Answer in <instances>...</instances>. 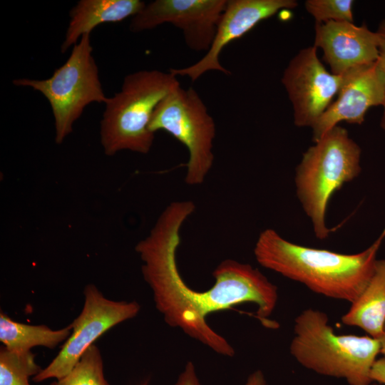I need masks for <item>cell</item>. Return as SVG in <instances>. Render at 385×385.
Listing matches in <instances>:
<instances>
[{"label": "cell", "instance_id": "ffe728a7", "mask_svg": "<svg viewBox=\"0 0 385 385\" xmlns=\"http://www.w3.org/2000/svg\"><path fill=\"white\" fill-rule=\"evenodd\" d=\"M379 41V61L385 74V19L379 24L376 30ZM384 112L381 116L380 125L385 130V103L383 106Z\"/></svg>", "mask_w": 385, "mask_h": 385}, {"label": "cell", "instance_id": "277c9868", "mask_svg": "<svg viewBox=\"0 0 385 385\" xmlns=\"http://www.w3.org/2000/svg\"><path fill=\"white\" fill-rule=\"evenodd\" d=\"M180 83L170 71L141 70L123 78L120 91L108 98L100 123L104 153L120 150L147 154L155 133L150 124L159 103Z\"/></svg>", "mask_w": 385, "mask_h": 385}, {"label": "cell", "instance_id": "603a6c76", "mask_svg": "<svg viewBox=\"0 0 385 385\" xmlns=\"http://www.w3.org/2000/svg\"><path fill=\"white\" fill-rule=\"evenodd\" d=\"M245 385H267L265 376L260 370L250 374Z\"/></svg>", "mask_w": 385, "mask_h": 385}, {"label": "cell", "instance_id": "7c38bea8", "mask_svg": "<svg viewBox=\"0 0 385 385\" xmlns=\"http://www.w3.org/2000/svg\"><path fill=\"white\" fill-rule=\"evenodd\" d=\"M343 76L336 101L311 127L314 143L340 122L362 124L370 108L385 103V74L379 59Z\"/></svg>", "mask_w": 385, "mask_h": 385}, {"label": "cell", "instance_id": "cb8c5ba5", "mask_svg": "<svg viewBox=\"0 0 385 385\" xmlns=\"http://www.w3.org/2000/svg\"><path fill=\"white\" fill-rule=\"evenodd\" d=\"M381 342V351L380 353H381L384 357H385V332L381 336V337L379 339Z\"/></svg>", "mask_w": 385, "mask_h": 385}, {"label": "cell", "instance_id": "3957f363", "mask_svg": "<svg viewBox=\"0 0 385 385\" xmlns=\"http://www.w3.org/2000/svg\"><path fill=\"white\" fill-rule=\"evenodd\" d=\"M326 313L313 309L294 319L289 350L304 367L319 374L344 379L349 385H371V367L381 342L370 336L334 333Z\"/></svg>", "mask_w": 385, "mask_h": 385}, {"label": "cell", "instance_id": "5bb4252c", "mask_svg": "<svg viewBox=\"0 0 385 385\" xmlns=\"http://www.w3.org/2000/svg\"><path fill=\"white\" fill-rule=\"evenodd\" d=\"M141 0H80L71 9L70 20L61 46L62 53L85 34L104 23H117L133 17L145 6Z\"/></svg>", "mask_w": 385, "mask_h": 385}, {"label": "cell", "instance_id": "484cf974", "mask_svg": "<svg viewBox=\"0 0 385 385\" xmlns=\"http://www.w3.org/2000/svg\"><path fill=\"white\" fill-rule=\"evenodd\" d=\"M384 332H385V324H384Z\"/></svg>", "mask_w": 385, "mask_h": 385}, {"label": "cell", "instance_id": "ac0fdd59", "mask_svg": "<svg viewBox=\"0 0 385 385\" xmlns=\"http://www.w3.org/2000/svg\"><path fill=\"white\" fill-rule=\"evenodd\" d=\"M51 385H109L104 377L98 348L91 345L70 373Z\"/></svg>", "mask_w": 385, "mask_h": 385}, {"label": "cell", "instance_id": "8992f818", "mask_svg": "<svg viewBox=\"0 0 385 385\" xmlns=\"http://www.w3.org/2000/svg\"><path fill=\"white\" fill-rule=\"evenodd\" d=\"M91 34L83 35L72 47L66 62L48 78H16L13 84L40 92L51 108L55 126V142L61 144L72 133L73 124L86 106L105 103L106 96L99 71L93 56Z\"/></svg>", "mask_w": 385, "mask_h": 385}, {"label": "cell", "instance_id": "9c48e42d", "mask_svg": "<svg viewBox=\"0 0 385 385\" xmlns=\"http://www.w3.org/2000/svg\"><path fill=\"white\" fill-rule=\"evenodd\" d=\"M227 0H155L131 19L133 33L169 23L180 29L187 46L207 51L214 40Z\"/></svg>", "mask_w": 385, "mask_h": 385}, {"label": "cell", "instance_id": "d6986e66", "mask_svg": "<svg viewBox=\"0 0 385 385\" xmlns=\"http://www.w3.org/2000/svg\"><path fill=\"white\" fill-rule=\"evenodd\" d=\"M354 2L352 0H307L304 7L316 24L329 21L354 23Z\"/></svg>", "mask_w": 385, "mask_h": 385}, {"label": "cell", "instance_id": "52a82bcc", "mask_svg": "<svg viewBox=\"0 0 385 385\" xmlns=\"http://www.w3.org/2000/svg\"><path fill=\"white\" fill-rule=\"evenodd\" d=\"M150 130L167 132L188 149L185 181L189 185L202 184L213 164L216 127L197 92L192 87H176L156 108Z\"/></svg>", "mask_w": 385, "mask_h": 385}, {"label": "cell", "instance_id": "6da1fadb", "mask_svg": "<svg viewBox=\"0 0 385 385\" xmlns=\"http://www.w3.org/2000/svg\"><path fill=\"white\" fill-rule=\"evenodd\" d=\"M385 229L368 248L356 254H342L299 245L273 229L262 231L254 255L262 267L305 285L311 291L352 304L369 283Z\"/></svg>", "mask_w": 385, "mask_h": 385}, {"label": "cell", "instance_id": "5b68a950", "mask_svg": "<svg viewBox=\"0 0 385 385\" xmlns=\"http://www.w3.org/2000/svg\"><path fill=\"white\" fill-rule=\"evenodd\" d=\"M361 154L359 145L339 125L303 153L295 170L296 194L317 238L324 240L332 232L326 223L327 205L336 191L359 175Z\"/></svg>", "mask_w": 385, "mask_h": 385}, {"label": "cell", "instance_id": "44dd1931", "mask_svg": "<svg viewBox=\"0 0 385 385\" xmlns=\"http://www.w3.org/2000/svg\"><path fill=\"white\" fill-rule=\"evenodd\" d=\"M175 385H200L192 362L187 363Z\"/></svg>", "mask_w": 385, "mask_h": 385}, {"label": "cell", "instance_id": "4316f807", "mask_svg": "<svg viewBox=\"0 0 385 385\" xmlns=\"http://www.w3.org/2000/svg\"><path fill=\"white\" fill-rule=\"evenodd\" d=\"M143 385H147V384H143Z\"/></svg>", "mask_w": 385, "mask_h": 385}, {"label": "cell", "instance_id": "d4e9b609", "mask_svg": "<svg viewBox=\"0 0 385 385\" xmlns=\"http://www.w3.org/2000/svg\"><path fill=\"white\" fill-rule=\"evenodd\" d=\"M371 385H379V384H375V383H372Z\"/></svg>", "mask_w": 385, "mask_h": 385}, {"label": "cell", "instance_id": "2e32d148", "mask_svg": "<svg viewBox=\"0 0 385 385\" xmlns=\"http://www.w3.org/2000/svg\"><path fill=\"white\" fill-rule=\"evenodd\" d=\"M71 332V325L53 330L46 325H29L12 320L4 312L0 314V341L8 350L26 352L43 346L53 349L66 340Z\"/></svg>", "mask_w": 385, "mask_h": 385}, {"label": "cell", "instance_id": "7a4b0ae2", "mask_svg": "<svg viewBox=\"0 0 385 385\" xmlns=\"http://www.w3.org/2000/svg\"><path fill=\"white\" fill-rule=\"evenodd\" d=\"M180 232L171 225L155 227L135 248L143 262L142 273L153 291L155 307L168 325L180 328L217 354L232 356V346L209 326L195 302V290L188 286L178 271Z\"/></svg>", "mask_w": 385, "mask_h": 385}, {"label": "cell", "instance_id": "4fadbf2b", "mask_svg": "<svg viewBox=\"0 0 385 385\" xmlns=\"http://www.w3.org/2000/svg\"><path fill=\"white\" fill-rule=\"evenodd\" d=\"M314 29V46L322 50L333 74L342 76L379 59L377 34L365 24L329 21L315 24Z\"/></svg>", "mask_w": 385, "mask_h": 385}, {"label": "cell", "instance_id": "ba28073f", "mask_svg": "<svg viewBox=\"0 0 385 385\" xmlns=\"http://www.w3.org/2000/svg\"><path fill=\"white\" fill-rule=\"evenodd\" d=\"M83 294L84 304L80 314L70 324V336L52 361L34 376V381L66 376L98 337L118 324L135 317L140 309L135 301L106 298L94 284L86 285Z\"/></svg>", "mask_w": 385, "mask_h": 385}, {"label": "cell", "instance_id": "8fae6325", "mask_svg": "<svg viewBox=\"0 0 385 385\" xmlns=\"http://www.w3.org/2000/svg\"><path fill=\"white\" fill-rule=\"evenodd\" d=\"M295 0H227L210 49L195 63L181 68H170L175 76H188L192 82L210 71L225 75L231 72L220 62L223 48L240 38L261 21L283 10L296 8Z\"/></svg>", "mask_w": 385, "mask_h": 385}, {"label": "cell", "instance_id": "7402d4cb", "mask_svg": "<svg viewBox=\"0 0 385 385\" xmlns=\"http://www.w3.org/2000/svg\"><path fill=\"white\" fill-rule=\"evenodd\" d=\"M370 376L373 381L385 384V357L376 359L374 363Z\"/></svg>", "mask_w": 385, "mask_h": 385}, {"label": "cell", "instance_id": "9a60e30c", "mask_svg": "<svg viewBox=\"0 0 385 385\" xmlns=\"http://www.w3.org/2000/svg\"><path fill=\"white\" fill-rule=\"evenodd\" d=\"M347 326L358 327L379 339L385 324V260H376L373 274L359 297L342 317Z\"/></svg>", "mask_w": 385, "mask_h": 385}, {"label": "cell", "instance_id": "30bf717a", "mask_svg": "<svg viewBox=\"0 0 385 385\" xmlns=\"http://www.w3.org/2000/svg\"><path fill=\"white\" fill-rule=\"evenodd\" d=\"M312 46L301 49L283 72L282 83L293 108L294 123L312 127L332 103L344 76L329 72Z\"/></svg>", "mask_w": 385, "mask_h": 385}, {"label": "cell", "instance_id": "e0dca14e", "mask_svg": "<svg viewBox=\"0 0 385 385\" xmlns=\"http://www.w3.org/2000/svg\"><path fill=\"white\" fill-rule=\"evenodd\" d=\"M41 368L31 351L15 352L2 346L0 349V385H30L29 378Z\"/></svg>", "mask_w": 385, "mask_h": 385}]
</instances>
